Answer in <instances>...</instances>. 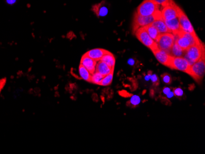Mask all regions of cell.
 Masks as SVG:
<instances>
[{"mask_svg":"<svg viewBox=\"0 0 205 154\" xmlns=\"http://www.w3.org/2000/svg\"><path fill=\"white\" fill-rule=\"evenodd\" d=\"M204 57V46L201 42L200 44L193 45L185 50L184 58L191 66L194 63Z\"/></svg>","mask_w":205,"mask_h":154,"instance_id":"cell-1","label":"cell"},{"mask_svg":"<svg viewBox=\"0 0 205 154\" xmlns=\"http://www.w3.org/2000/svg\"><path fill=\"white\" fill-rule=\"evenodd\" d=\"M162 19L160 11L157 12L156 14L149 16H142L137 14L136 12L134 15L133 23V30L135 33L136 30L141 27H146L150 25L152 22L156 20Z\"/></svg>","mask_w":205,"mask_h":154,"instance_id":"cell-2","label":"cell"},{"mask_svg":"<svg viewBox=\"0 0 205 154\" xmlns=\"http://www.w3.org/2000/svg\"><path fill=\"white\" fill-rule=\"evenodd\" d=\"M159 7L152 0H144L138 7L136 13L142 16H149L160 11Z\"/></svg>","mask_w":205,"mask_h":154,"instance_id":"cell-3","label":"cell"},{"mask_svg":"<svg viewBox=\"0 0 205 154\" xmlns=\"http://www.w3.org/2000/svg\"><path fill=\"white\" fill-rule=\"evenodd\" d=\"M204 73L205 62L204 57L190 66L188 74L192 76V77L197 82H200L204 76Z\"/></svg>","mask_w":205,"mask_h":154,"instance_id":"cell-4","label":"cell"},{"mask_svg":"<svg viewBox=\"0 0 205 154\" xmlns=\"http://www.w3.org/2000/svg\"><path fill=\"white\" fill-rule=\"evenodd\" d=\"M137 38L146 47H149L152 52L159 48L157 42L153 41L148 34L144 27L138 28L135 32Z\"/></svg>","mask_w":205,"mask_h":154,"instance_id":"cell-5","label":"cell"},{"mask_svg":"<svg viewBox=\"0 0 205 154\" xmlns=\"http://www.w3.org/2000/svg\"><path fill=\"white\" fill-rule=\"evenodd\" d=\"M175 39L174 34L171 33L160 34L156 42L160 49L164 50L170 54V50L174 43Z\"/></svg>","mask_w":205,"mask_h":154,"instance_id":"cell-6","label":"cell"},{"mask_svg":"<svg viewBox=\"0 0 205 154\" xmlns=\"http://www.w3.org/2000/svg\"><path fill=\"white\" fill-rule=\"evenodd\" d=\"M181 11V9L173 1L169 5L163 7L160 12L162 19L164 20H170L178 17Z\"/></svg>","mask_w":205,"mask_h":154,"instance_id":"cell-7","label":"cell"},{"mask_svg":"<svg viewBox=\"0 0 205 154\" xmlns=\"http://www.w3.org/2000/svg\"><path fill=\"white\" fill-rule=\"evenodd\" d=\"M190 65L183 57H171L169 68L178 70L188 74Z\"/></svg>","mask_w":205,"mask_h":154,"instance_id":"cell-8","label":"cell"},{"mask_svg":"<svg viewBox=\"0 0 205 154\" xmlns=\"http://www.w3.org/2000/svg\"><path fill=\"white\" fill-rule=\"evenodd\" d=\"M178 19L179 22L180 28L181 30L185 33H191V34H195V31L194 30V28L190 23L189 19L187 17L185 13L181 9V11L179 13Z\"/></svg>","mask_w":205,"mask_h":154,"instance_id":"cell-9","label":"cell"},{"mask_svg":"<svg viewBox=\"0 0 205 154\" xmlns=\"http://www.w3.org/2000/svg\"><path fill=\"white\" fill-rule=\"evenodd\" d=\"M152 52L154 54L157 60L160 63L168 67L170 66V61L172 57V56H171L170 54L160 48H157V50L153 51Z\"/></svg>","mask_w":205,"mask_h":154,"instance_id":"cell-10","label":"cell"},{"mask_svg":"<svg viewBox=\"0 0 205 154\" xmlns=\"http://www.w3.org/2000/svg\"><path fill=\"white\" fill-rule=\"evenodd\" d=\"M81 65L85 68L90 73V74H93L95 72L96 70V62L92 59L88 57L86 54H84L81 59Z\"/></svg>","mask_w":205,"mask_h":154,"instance_id":"cell-11","label":"cell"},{"mask_svg":"<svg viewBox=\"0 0 205 154\" xmlns=\"http://www.w3.org/2000/svg\"><path fill=\"white\" fill-rule=\"evenodd\" d=\"M93 11L99 17H105L108 14L109 6L105 2H102L94 5L93 6Z\"/></svg>","mask_w":205,"mask_h":154,"instance_id":"cell-12","label":"cell"},{"mask_svg":"<svg viewBox=\"0 0 205 154\" xmlns=\"http://www.w3.org/2000/svg\"><path fill=\"white\" fill-rule=\"evenodd\" d=\"M106 52L107 50L103 48H93L88 50L85 54L96 62H98L106 53Z\"/></svg>","mask_w":205,"mask_h":154,"instance_id":"cell-13","label":"cell"},{"mask_svg":"<svg viewBox=\"0 0 205 154\" xmlns=\"http://www.w3.org/2000/svg\"><path fill=\"white\" fill-rule=\"evenodd\" d=\"M165 22L167 28L174 35L177 34L179 32L181 31L178 17L170 20H165Z\"/></svg>","mask_w":205,"mask_h":154,"instance_id":"cell-14","label":"cell"},{"mask_svg":"<svg viewBox=\"0 0 205 154\" xmlns=\"http://www.w3.org/2000/svg\"><path fill=\"white\" fill-rule=\"evenodd\" d=\"M113 71H114V69L111 68L109 66H108L104 62H103L99 60L98 61V63H96L95 71L99 73V74H101L103 76H105L109 74Z\"/></svg>","mask_w":205,"mask_h":154,"instance_id":"cell-15","label":"cell"},{"mask_svg":"<svg viewBox=\"0 0 205 154\" xmlns=\"http://www.w3.org/2000/svg\"><path fill=\"white\" fill-rule=\"evenodd\" d=\"M151 25L157 30V31L160 33V34L171 33L169 29L167 28L165 20L163 19L156 20L154 22L151 23Z\"/></svg>","mask_w":205,"mask_h":154,"instance_id":"cell-16","label":"cell"},{"mask_svg":"<svg viewBox=\"0 0 205 154\" xmlns=\"http://www.w3.org/2000/svg\"><path fill=\"white\" fill-rule=\"evenodd\" d=\"M100 61L106 63L111 68L114 69V66L116 64L115 57L112 53L108 52V51H107L106 53L103 56Z\"/></svg>","mask_w":205,"mask_h":154,"instance_id":"cell-17","label":"cell"},{"mask_svg":"<svg viewBox=\"0 0 205 154\" xmlns=\"http://www.w3.org/2000/svg\"><path fill=\"white\" fill-rule=\"evenodd\" d=\"M144 28H145L147 33L149 35V36L153 41H155L156 42L157 40L158 39L160 35V33L157 31V30L154 27L152 26L151 24L149 25H147L146 27H144Z\"/></svg>","mask_w":205,"mask_h":154,"instance_id":"cell-18","label":"cell"},{"mask_svg":"<svg viewBox=\"0 0 205 154\" xmlns=\"http://www.w3.org/2000/svg\"><path fill=\"white\" fill-rule=\"evenodd\" d=\"M185 50L180 47L174 41V43L170 50V55H172L173 57H182L185 54Z\"/></svg>","mask_w":205,"mask_h":154,"instance_id":"cell-19","label":"cell"},{"mask_svg":"<svg viewBox=\"0 0 205 154\" xmlns=\"http://www.w3.org/2000/svg\"><path fill=\"white\" fill-rule=\"evenodd\" d=\"M79 73L80 77L82 79H84V81L90 82L91 79V74L90 73L84 66H82L81 65H80L79 67Z\"/></svg>","mask_w":205,"mask_h":154,"instance_id":"cell-20","label":"cell"},{"mask_svg":"<svg viewBox=\"0 0 205 154\" xmlns=\"http://www.w3.org/2000/svg\"><path fill=\"white\" fill-rule=\"evenodd\" d=\"M104 76L99 74V73L95 71L91 75V79H90V82L93 83L94 84L96 85H100L101 82L103 79Z\"/></svg>","mask_w":205,"mask_h":154,"instance_id":"cell-21","label":"cell"},{"mask_svg":"<svg viewBox=\"0 0 205 154\" xmlns=\"http://www.w3.org/2000/svg\"><path fill=\"white\" fill-rule=\"evenodd\" d=\"M113 73H114V71H112L109 74L104 76V77H103V79L100 85H103V86L110 85L112 83V81H113Z\"/></svg>","mask_w":205,"mask_h":154,"instance_id":"cell-22","label":"cell"},{"mask_svg":"<svg viewBox=\"0 0 205 154\" xmlns=\"http://www.w3.org/2000/svg\"><path fill=\"white\" fill-rule=\"evenodd\" d=\"M139 102H140V98L136 95H132L131 96L130 101L127 102V106L135 108L139 104Z\"/></svg>","mask_w":205,"mask_h":154,"instance_id":"cell-23","label":"cell"},{"mask_svg":"<svg viewBox=\"0 0 205 154\" xmlns=\"http://www.w3.org/2000/svg\"><path fill=\"white\" fill-rule=\"evenodd\" d=\"M152 1L159 6L164 7L173 2V0H152Z\"/></svg>","mask_w":205,"mask_h":154,"instance_id":"cell-24","label":"cell"},{"mask_svg":"<svg viewBox=\"0 0 205 154\" xmlns=\"http://www.w3.org/2000/svg\"><path fill=\"white\" fill-rule=\"evenodd\" d=\"M162 79L163 80V81L165 83V84H170L172 82V79H171V77L170 76V75L168 73H164L163 74L162 76Z\"/></svg>","mask_w":205,"mask_h":154,"instance_id":"cell-25","label":"cell"},{"mask_svg":"<svg viewBox=\"0 0 205 154\" xmlns=\"http://www.w3.org/2000/svg\"><path fill=\"white\" fill-rule=\"evenodd\" d=\"M150 79H151L152 83L154 85L158 86L159 85V79L156 74H152Z\"/></svg>","mask_w":205,"mask_h":154,"instance_id":"cell-26","label":"cell"},{"mask_svg":"<svg viewBox=\"0 0 205 154\" xmlns=\"http://www.w3.org/2000/svg\"><path fill=\"white\" fill-rule=\"evenodd\" d=\"M173 93H174V95L176 96H178V97H180V96H182L183 95V91L181 88H174V91H173Z\"/></svg>","mask_w":205,"mask_h":154,"instance_id":"cell-27","label":"cell"},{"mask_svg":"<svg viewBox=\"0 0 205 154\" xmlns=\"http://www.w3.org/2000/svg\"><path fill=\"white\" fill-rule=\"evenodd\" d=\"M119 93L120 94V95H121L122 96L124 97H131L132 96V94H130L129 93H128L127 91H126L125 90H122L119 91Z\"/></svg>","mask_w":205,"mask_h":154,"instance_id":"cell-28","label":"cell"},{"mask_svg":"<svg viewBox=\"0 0 205 154\" xmlns=\"http://www.w3.org/2000/svg\"><path fill=\"white\" fill-rule=\"evenodd\" d=\"M6 2L7 3V4L9 5H13L16 3L17 0H6Z\"/></svg>","mask_w":205,"mask_h":154,"instance_id":"cell-29","label":"cell"},{"mask_svg":"<svg viewBox=\"0 0 205 154\" xmlns=\"http://www.w3.org/2000/svg\"><path fill=\"white\" fill-rule=\"evenodd\" d=\"M135 60L133 59H130L129 60H128V63L130 65H131V66H133V65H135Z\"/></svg>","mask_w":205,"mask_h":154,"instance_id":"cell-30","label":"cell"},{"mask_svg":"<svg viewBox=\"0 0 205 154\" xmlns=\"http://www.w3.org/2000/svg\"><path fill=\"white\" fill-rule=\"evenodd\" d=\"M170 91H171L170 88H168V87H165V88H164V90H163L164 93L165 94V95H167Z\"/></svg>","mask_w":205,"mask_h":154,"instance_id":"cell-31","label":"cell"},{"mask_svg":"<svg viewBox=\"0 0 205 154\" xmlns=\"http://www.w3.org/2000/svg\"><path fill=\"white\" fill-rule=\"evenodd\" d=\"M2 82H3V81H0V91H1V90H2V89L3 88V87H4V85H5V82H6V80L4 79L3 83H2Z\"/></svg>","mask_w":205,"mask_h":154,"instance_id":"cell-32","label":"cell"},{"mask_svg":"<svg viewBox=\"0 0 205 154\" xmlns=\"http://www.w3.org/2000/svg\"><path fill=\"white\" fill-rule=\"evenodd\" d=\"M167 96L168 98H172L174 95V93L173 92H171V91H170L167 95H166Z\"/></svg>","mask_w":205,"mask_h":154,"instance_id":"cell-33","label":"cell"}]
</instances>
